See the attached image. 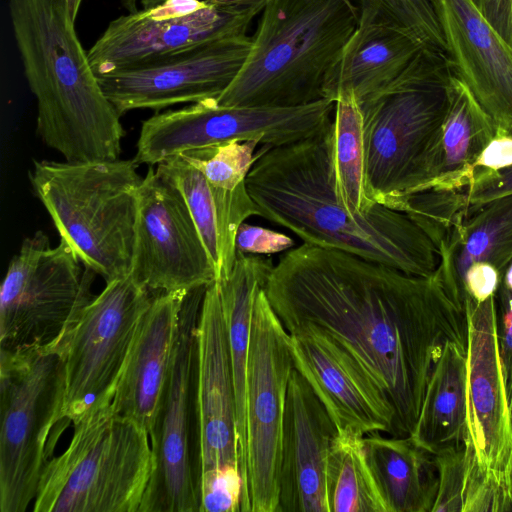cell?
Here are the masks:
<instances>
[{"mask_svg":"<svg viewBox=\"0 0 512 512\" xmlns=\"http://www.w3.org/2000/svg\"><path fill=\"white\" fill-rule=\"evenodd\" d=\"M263 290L288 332L315 325L368 371L394 406L392 436L411 434L445 344L467 347L466 316L434 274L303 243L281 254Z\"/></svg>","mask_w":512,"mask_h":512,"instance_id":"6da1fadb","label":"cell"},{"mask_svg":"<svg viewBox=\"0 0 512 512\" xmlns=\"http://www.w3.org/2000/svg\"><path fill=\"white\" fill-rule=\"evenodd\" d=\"M332 119L299 141L260 146L246 178L258 216L292 231L303 243L346 251L411 275H433L438 251L407 213L377 203L370 212L354 215L339 200Z\"/></svg>","mask_w":512,"mask_h":512,"instance_id":"7a4b0ae2","label":"cell"},{"mask_svg":"<svg viewBox=\"0 0 512 512\" xmlns=\"http://www.w3.org/2000/svg\"><path fill=\"white\" fill-rule=\"evenodd\" d=\"M8 10L42 141L69 162L118 159L121 115L90 65L67 0H8Z\"/></svg>","mask_w":512,"mask_h":512,"instance_id":"3957f363","label":"cell"},{"mask_svg":"<svg viewBox=\"0 0 512 512\" xmlns=\"http://www.w3.org/2000/svg\"><path fill=\"white\" fill-rule=\"evenodd\" d=\"M249 54L215 99L221 106L288 108L324 97L327 75L358 25L347 0H269Z\"/></svg>","mask_w":512,"mask_h":512,"instance_id":"277c9868","label":"cell"},{"mask_svg":"<svg viewBox=\"0 0 512 512\" xmlns=\"http://www.w3.org/2000/svg\"><path fill=\"white\" fill-rule=\"evenodd\" d=\"M452 74L446 53L424 48L393 83L359 104L366 187L374 202L398 210L435 179Z\"/></svg>","mask_w":512,"mask_h":512,"instance_id":"5b68a950","label":"cell"},{"mask_svg":"<svg viewBox=\"0 0 512 512\" xmlns=\"http://www.w3.org/2000/svg\"><path fill=\"white\" fill-rule=\"evenodd\" d=\"M132 160H34L29 181L63 240L106 283L131 273L142 182Z\"/></svg>","mask_w":512,"mask_h":512,"instance_id":"8992f818","label":"cell"},{"mask_svg":"<svg viewBox=\"0 0 512 512\" xmlns=\"http://www.w3.org/2000/svg\"><path fill=\"white\" fill-rule=\"evenodd\" d=\"M73 427L67 449L42 470L33 511L139 512L153 469L148 432L112 403Z\"/></svg>","mask_w":512,"mask_h":512,"instance_id":"52a82bcc","label":"cell"},{"mask_svg":"<svg viewBox=\"0 0 512 512\" xmlns=\"http://www.w3.org/2000/svg\"><path fill=\"white\" fill-rule=\"evenodd\" d=\"M0 510L24 512L48 461L47 440L62 420L64 366L53 348L0 349Z\"/></svg>","mask_w":512,"mask_h":512,"instance_id":"ba28073f","label":"cell"},{"mask_svg":"<svg viewBox=\"0 0 512 512\" xmlns=\"http://www.w3.org/2000/svg\"><path fill=\"white\" fill-rule=\"evenodd\" d=\"M207 286L186 294L173 359L149 432L153 469L139 512H200L198 321Z\"/></svg>","mask_w":512,"mask_h":512,"instance_id":"9c48e42d","label":"cell"},{"mask_svg":"<svg viewBox=\"0 0 512 512\" xmlns=\"http://www.w3.org/2000/svg\"><path fill=\"white\" fill-rule=\"evenodd\" d=\"M152 298L131 274L108 282L51 346L64 366L62 420L74 424L88 412L112 403Z\"/></svg>","mask_w":512,"mask_h":512,"instance_id":"30bf717a","label":"cell"},{"mask_svg":"<svg viewBox=\"0 0 512 512\" xmlns=\"http://www.w3.org/2000/svg\"><path fill=\"white\" fill-rule=\"evenodd\" d=\"M96 273L63 241L36 231L11 259L0 288V349L48 348L94 295Z\"/></svg>","mask_w":512,"mask_h":512,"instance_id":"8fae6325","label":"cell"},{"mask_svg":"<svg viewBox=\"0 0 512 512\" xmlns=\"http://www.w3.org/2000/svg\"><path fill=\"white\" fill-rule=\"evenodd\" d=\"M329 99L288 108L221 106L215 99L156 113L142 123L134 160L158 165L186 151L229 141L280 146L313 135L332 118Z\"/></svg>","mask_w":512,"mask_h":512,"instance_id":"7c38bea8","label":"cell"},{"mask_svg":"<svg viewBox=\"0 0 512 512\" xmlns=\"http://www.w3.org/2000/svg\"><path fill=\"white\" fill-rule=\"evenodd\" d=\"M293 370L289 333L262 287L253 306L246 380L250 512H278L282 426Z\"/></svg>","mask_w":512,"mask_h":512,"instance_id":"4fadbf2b","label":"cell"},{"mask_svg":"<svg viewBox=\"0 0 512 512\" xmlns=\"http://www.w3.org/2000/svg\"><path fill=\"white\" fill-rule=\"evenodd\" d=\"M261 12L209 0H164L112 20L87 51L96 75L144 64L220 38L247 34Z\"/></svg>","mask_w":512,"mask_h":512,"instance_id":"5bb4252c","label":"cell"},{"mask_svg":"<svg viewBox=\"0 0 512 512\" xmlns=\"http://www.w3.org/2000/svg\"><path fill=\"white\" fill-rule=\"evenodd\" d=\"M150 292H188L216 281L215 269L180 191L148 169L139 188L131 273Z\"/></svg>","mask_w":512,"mask_h":512,"instance_id":"9a60e30c","label":"cell"},{"mask_svg":"<svg viewBox=\"0 0 512 512\" xmlns=\"http://www.w3.org/2000/svg\"><path fill=\"white\" fill-rule=\"evenodd\" d=\"M251 43L247 34L220 38L96 76L120 115L217 99L239 73Z\"/></svg>","mask_w":512,"mask_h":512,"instance_id":"2e32d148","label":"cell"},{"mask_svg":"<svg viewBox=\"0 0 512 512\" xmlns=\"http://www.w3.org/2000/svg\"><path fill=\"white\" fill-rule=\"evenodd\" d=\"M467 424L479 470L508 487L512 411L500 358L495 295L466 300Z\"/></svg>","mask_w":512,"mask_h":512,"instance_id":"e0dca14e","label":"cell"},{"mask_svg":"<svg viewBox=\"0 0 512 512\" xmlns=\"http://www.w3.org/2000/svg\"><path fill=\"white\" fill-rule=\"evenodd\" d=\"M289 333L295 369L327 409L338 430L391 435L395 409L383 388L337 340L312 324Z\"/></svg>","mask_w":512,"mask_h":512,"instance_id":"ac0fdd59","label":"cell"},{"mask_svg":"<svg viewBox=\"0 0 512 512\" xmlns=\"http://www.w3.org/2000/svg\"><path fill=\"white\" fill-rule=\"evenodd\" d=\"M337 432L327 409L294 367L282 426L278 512H329L326 468Z\"/></svg>","mask_w":512,"mask_h":512,"instance_id":"d6986e66","label":"cell"},{"mask_svg":"<svg viewBox=\"0 0 512 512\" xmlns=\"http://www.w3.org/2000/svg\"><path fill=\"white\" fill-rule=\"evenodd\" d=\"M453 73L492 117L498 135L512 125V46L473 0H437Z\"/></svg>","mask_w":512,"mask_h":512,"instance_id":"ffe728a7","label":"cell"},{"mask_svg":"<svg viewBox=\"0 0 512 512\" xmlns=\"http://www.w3.org/2000/svg\"><path fill=\"white\" fill-rule=\"evenodd\" d=\"M197 337L203 473L224 465L238 466L236 396L226 321L216 281L205 289Z\"/></svg>","mask_w":512,"mask_h":512,"instance_id":"44dd1931","label":"cell"},{"mask_svg":"<svg viewBox=\"0 0 512 512\" xmlns=\"http://www.w3.org/2000/svg\"><path fill=\"white\" fill-rule=\"evenodd\" d=\"M185 296L179 292L153 296L112 401L119 414L136 421L148 434L171 367Z\"/></svg>","mask_w":512,"mask_h":512,"instance_id":"7402d4cb","label":"cell"},{"mask_svg":"<svg viewBox=\"0 0 512 512\" xmlns=\"http://www.w3.org/2000/svg\"><path fill=\"white\" fill-rule=\"evenodd\" d=\"M156 172L182 194L211 258L216 282L226 279L235 264L239 227L258 216L246 183L234 190L218 188L182 155L159 163Z\"/></svg>","mask_w":512,"mask_h":512,"instance_id":"603a6c76","label":"cell"},{"mask_svg":"<svg viewBox=\"0 0 512 512\" xmlns=\"http://www.w3.org/2000/svg\"><path fill=\"white\" fill-rule=\"evenodd\" d=\"M424 48L394 27L358 23L327 75L325 99L335 102L340 92L350 90L361 104L401 76Z\"/></svg>","mask_w":512,"mask_h":512,"instance_id":"cb8c5ba5","label":"cell"},{"mask_svg":"<svg viewBox=\"0 0 512 512\" xmlns=\"http://www.w3.org/2000/svg\"><path fill=\"white\" fill-rule=\"evenodd\" d=\"M274 267L271 256L237 251L230 275L217 282L226 321L233 372L238 439V466L243 479L244 508L249 505L247 486L246 380L253 306L258 290L264 287Z\"/></svg>","mask_w":512,"mask_h":512,"instance_id":"d4e9b609","label":"cell"},{"mask_svg":"<svg viewBox=\"0 0 512 512\" xmlns=\"http://www.w3.org/2000/svg\"><path fill=\"white\" fill-rule=\"evenodd\" d=\"M365 455L388 512H432L438 491L435 457L410 436H363Z\"/></svg>","mask_w":512,"mask_h":512,"instance_id":"484cf974","label":"cell"},{"mask_svg":"<svg viewBox=\"0 0 512 512\" xmlns=\"http://www.w3.org/2000/svg\"><path fill=\"white\" fill-rule=\"evenodd\" d=\"M512 260V193L497 197L471 211L460 240L444 255L434 276L455 306L465 314L470 296L465 285L475 262L493 265L501 277Z\"/></svg>","mask_w":512,"mask_h":512,"instance_id":"4316f807","label":"cell"},{"mask_svg":"<svg viewBox=\"0 0 512 512\" xmlns=\"http://www.w3.org/2000/svg\"><path fill=\"white\" fill-rule=\"evenodd\" d=\"M466 382V348L448 341L429 378L409 435L433 455L460 448L469 437Z\"/></svg>","mask_w":512,"mask_h":512,"instance_id":"83f0119b","label":"cell"},{"mask_svg":"<svg viewBox=\"0 0 512 512\" xmlns=\"http://www.w3.org/2000/svg\"><path fill=\"white\" fill-rule=\"evenodd\" d=\"M447 94L437 171L429 188H462L473 183L476 162L498 135L495 121L454 73Z\"/></svg>","mask_w":512,"mask_h":512,"instance_id":"f1b7e54d","label":"cell"},{"mask_svg":"<svg viewBox=\"0 0 512 512\" xmlns=\"http://www.w3.org/2000/svg\"><path fill=\"white\" fill-rule=\"evenodd\" d=\"M332 124V164L337 196L352 214L368 213L377 203L367 193L363 119L352 91L337 95Z\"/></svg>","mask_w":512,"mask_h":512,"instance_id":"f546056e","label":"cell"},{"mask_svg":"<svg viewBox=\"0 0 512 512\" xmlns=\"http://www.w3.org/2000/svg\"><path fill=\"white\" fill-rule=\"evenodd\" d=\"M329 512H388L368 464L363 436L338 430L327 460Z\"/></svg>","mask_w":512,"mask_h":512,"instance_id":"4dcf8cb0","label":"cell"},{"mask_svg":"<svg viewBox=\"0 0 512 512\" xmlns=\"http://www.w3.org/2000/svg\"><path fill=\"white\" fill-rule=\"evenodd\" d=\"M468 206L463 187H432L406 196L398 210L407 213L420 226L440 257L460 240Z\"/></svg>","mask_w":512,"mask_h":512,"instance_id":"1f68e13d","label":"cell"},{"mask_svg":"<svg viewBox=\"0 0 512 512\" xmlns=\"http://www.w3.org/2000/svg\"><path fill=\"white\" fill-rule=\"evenodd\" d=\"M347 1L357 7L358 23H380L394 27L413 37L425 48L446 53L437 0Z\"/></svg>","mask_w":512,"mask_h":512,"instance_id":"d6a6232c","label":"cell"},{"mask_svg":"<svg viewBox=\"0 0 512 512\" xmlns=\"http://www.w3.org/2000/svg\"><path fill=\"white\" fill-rule=\"evenodd\" d=\"M258 140L229 141L186 151L182 155L214 186L234 190L246 183L247 175L260 155Z\"/></svg>","mask_w":512,"mask_h":512,"instance_id":"836d02e7","label":"cell"},{"mask_svg":"<svg viewBox=\"0 0 512 512\" xmlns=\"http://www.w3.org/2000/svg\"><path fill=\"white\" fill-rule=\"evenodd\" d=\"M473 447L464 446L434 455L438 469V491L432 512H463L468 467Z\"/></svg>","mask_w":512,"mask_h":512,"instance_id":"e575fe53","label":"cell"},{"mask_svg":"<svg viewBox=\"0 0 512 512\" xmlns=\"http://www.w3.org/2000/svg\"><path fill=\"white\" fill-rule=\"evenodd\" d=\"M243 479L235 464L202 473L200 512H241Z\"/></svg>","mask_w":512,"mask_h":512,"instance_id":"d590c367","label":"cell"},{"mask_svg":"<svg viewBox=\"0 0 512 512\" xmlns=\"http://www.w3.org/2000/svg\"><path fill=\"white\" fill-rule=\"evenodd\" d=\"M495 299L500 358L512 411V290L502 280Z\"/></svg>","mask_w":512,"mask_h":512,"instance_id":"8d00e7d4","label":"cell"},{"mask_svg":"<svg viewBox=\"0 0 512 512\" xmlns=\"http://www.w3.org/2000/svg\"><path fill=\"white\" fill-rule=\"evenodd\" d=\"M294 240L278 231L244 222L236 236V251L270 256L293 248Z\"/></svg>","mask_w":512,"mask_h":512,"instance_id":"74e56055","label":"cell"},{"mask_svg":"<svg viewBox=\"0 0 512 512\" xmlns=\"http://www.w3.org/2000/svg\"><path fill=\"white\" fill-rule=\"evenodd\" d=\"M463 189L469 205V215L471 211L484 203L512 193V166L486 175Z\"/></svg>","mask_w":512,"mask_h":512,"instance_id":"f35d334b","label":"cell"},{"mask_svg":"<svg viewBox=\"0 0 512 512\" xmlns=\"http://www.w3.org/2000/svg\"><path fill=\"white\" fill-rule=\"evenodd\" d=\"M501 280L498 270L486 262L473 263L465 275L467 292L477 302H483L495 295Z\"/></svg>","mask_w":512,"mask_h":512,"instance_id":"ab89813d","label":"cell"},{"mask_svg":"<svg viewBox=\"0 0 512 512\" xmlns=\"http://www.w3.org/2000/svg\"><path fill=\"white\" fill-rule=\"evenodd\" d=\"M483 16L512 46V0H473Z\"/></svg>","mask_w":512,"mask_h":512,"instance_id":"60d3db41","label":"cell"},{"mask_svg":"<svg viewBox=\"0 0 512 512\" xmlns=\"http://www.w3.org/2000/svg\"><path fill=\"white\" fill-rule=\"evenodd\" d=\"M512 166V136L497 135L485 148L475 168L497 172Z\"/></svg>","mask_w":512,"mask_h":512,"instance_id":"b9f144b4","label":"cell"},{"mask_svg":"<svg viewBox=\"0 0 512 512\" xmlns=\"http://www.w3.org/2000/svg\"><path fill=\"white\" fill-rule=\"evenodd\" d=\"M214 4L235 8H253L261 12L269 0H209Z\"/></svg>","mask_w":512,"mask_h":512,"instance_id":"7bdbcfd3","label":"cell"},{"mask_svg":"<svg viewBox=\"0 0 512 512\" xmlns=\"http://www.w3.org/2000/svg\"><path fill=\"white\" fill-rule=\"evenodd\" d=\"M81 3H82V0H67L69 12L74 21L78 15Z\"/></svg>","mask_w":512,"mask_h":512,"instance_id":"ee69618b","label":"cell"},{"mask_svg":"<svg viewBox=\"0 0 512 512\" xmlns=\"http://www.w3.org/2000/svg\"><path fill=\"white\" fill-rule=\"evenodd\" d=\"M502 282L509 288L512 290V260L511 262L508 264L505 272H504V275L502 277Z\"/></svg>","mask_w":512,"mask_h":512,"instance_id":"f6af8a7d","label":"cell"},{"mask_svg":"<svg viewBox=\"0 0 512 512\" xmlns=\"http://www.w3.org/2000/svg\"><path fill=\"white\" fill-rule=\"evenodd\" d=\"M139 1L143 8H149V7H152L154 5H157L161 2H163L164 0H139Z\"/></svg>","mask_w":512,"mask_h":512,"instance_id":"bcb514c9","label":"cell"},{"mask_svg":"<svg viewBox=\"0 0 512 512\" xmlns=\"http://www.w3.org/2000/svg\"><path fill=\"white\" fill-rule=\"evenodd\" d=\"M508 487H509V493H510V498H511V502H512V457H511L509 473H508Z\"/></svg>","mask_w":512,"mask_h":512,"instance_id":"7dc6e473","label":"cell"},{"mask_svg":"<svg viewBox=\"0 0 512 512\" xmlns=\"http://www.w3.org/2000/svg\"><path fill=\"white\" fill-rule=\"evenodd\" d=\"M506 134H508V135L512 136V125H511V127L509 128V130L507 131V133H506Z\"/></svg>","mask_w":512,"mask_h":512,"instance_id":"c3c4849f","label":"cell"}]
</instances>
